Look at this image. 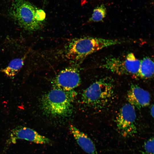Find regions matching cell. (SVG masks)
I'll list each match as a JSON object with an SVG mask.
<instances>
[{"label": "cell", "mask_w": 154, "mask_h": 154, "mask_svg": "<svg viewBox=\"0 0 154 154\" xmlns=\"http://www.w3.org/2000/svg\"><path fill=\"white\" fill-rule=\"evenodd\" d=\"M46 17V14L44 11L41 9H37L35 14L36 20L39 22H42Z\"/></svg>", "instance_id": "15"}, {"label": "cell", "mask_w": 154, "mask_h": 154, "mask_svg": "<svg viewBox=\"0 0 154 154\" xmlns=\"http://www.w3.org/2000/svg\"><path fill=\"white\" fill-rule=\"evenodd\" d=\"M140 61L130 52L123 57L106 58L100 67L119 75L138 76Z\"/></svg>", "instance_id": "5"}, {"label": "cell", "mask_w": 154, "mask_h": 154, "mask_svg": "<svg viewBox=\"0 0 154 154\" xmlns=\"http://www.w3.org/2000/svg\"><path fill=\"white\" fill-rule=\"evenodd\" d=\"M37 8L26 0H14L9 11L12 18L25 30L35 31L42 28V22L37 21L35 17Z\"/></svg>", "instance_id": "4"}, {"label": "cell", "mask_w": 154, "mask_h": 154, "mask_svg": "<svg viewBox=\"0 0 154 154\" xmlns=\"http://www.w3.org/2000/svg\"><path fill=\"white\" fill-rule=\"evenodd\" d=\"M114 87L112 80L108 78L95 81L84 91L82 97L84 103L88 106L102 108L113 99Z\"/></svg>", "instance_id": "3"}, {"label": "cell", "mask_w": 154, "mask_h": 154, "mask_svg": "<svg viewBox=\"0 0 154 154\" xmlns=\"http://www.w3.org/2000/svg\"><path fill=\"white\" fill-rule=\"evenodd\" d=\"M127 99L129 103L140 109L149 105L151 96L147 91L136 84H132L127 92Z\"/></svg>", "instance_id": "9"}, {"label": "cell", "mask_w": 154, "mask_h": 154, "mask_svg": "<svg viewBox=\"0 0 154 154\" xmlns=\"http://www.w3.org/2000/svg\"><path fill=\"white\" fill-rule=\"evenodd\" d=\"M144 149L148 154H154V138H151L144 143Z\"/></svg>", "instance_id": "14"}, {"label": "cell", "mask_w": 154, "mask_h": 154, "mask_svg": "<svg viewBox=\"0 0 154 154\" xmlns=\"http://www.w3.org/2000/svg\"><path fill=\"white\" fill-rule=\"evenodd\" d=\"M69 129L77 143L85 152L89 154H98L94 143L87 135L72 125H70Z\"/></svg>", "instance_id": "10"}, {"label": "cell", "mask_w": 154, "mask_h": 154, "mask_svg": "<svg viewBox=\"0 0 154 154\" xmlns=\"http://www.w3.org/2000/svg\"><path fill=\"white\" fill-rule=\"evenodd\" d=\"M106 8L102 4L95 7L93 10V13L88 21L98 22L102 21L106 15Z\"/></svg>", "instance_id": "13"}, {"label": "cell", "mask_w": 154, "mask_h": 154, "mask_svg": "<svg viewBox=\"0 0 154 154\" xmlns=\"http://www.w3.org/2000/svg\"><path fill=\"white\" fill-rule=\"evenodd\" d=\"M123 42L118 39L85 37L72 40L66 49L65 56L72 60H79L102 48L119 44Z\"/></svg>", "instance_id": "1"}, {"label": "cell", "mask_w": 154, "mask_h": 154, "mask_svg": "<svg viewBox=\"0 0 154 154\" xmlns=\"http://www.w3.org/2000/svg\"><path fill=\"white\" fill-rule=\"evenodd\" d=\"M76 94L72 90L66 91L56 87L41 98V108L44 113L52 116L68 115L71 112Z\"/></svg>", "instance_id": "2"}, {"label": "cell", "mask_w": 154, "mask_h": 154, "mask_svg": "<svg viewBox=\"0 0 154 154\" xmlns=\"http://www.w3.org/2000/svg\"><path fill=\"white\" fill-rule=\"evenodd\" d=\"M18 139L27 140L39 144L52 143L49 139L40 134L32 129L23 126H18L11 131L1 154H4L9 146L15 143Z\"/></svg>", "instance_id": "7"}, {"label": "cell", "mask_w": 154, "mask_h": 154, "mask_svg": "<svg viewBox=\"0 0 154 154\" xmlns=\"http://www.w3.org/2000/svg\"><path fill=\"white\" fill-rule=\"evenodd\" d=\"M154 62L152 58L148 57L140 60L138 77L145 79L152 78L154 74Z\"/></svg>", "instance_id": "11"}, {"label": "cell", "mask_w": 154, "mask_h": 154, "mask_svg": "<svg viewBox=\"0 0 154 154\" xmlns=\"http://www.w3.org/2000/svg\"><path fill=\"white\" fill-rule=\"evenodd\" d=\"M135 108L128 103L124 104L116 117V123L118 130L124 137L133 136L137 133Z\"/></svg>", "instance_id": "6"}, {"label": "cell", "mask_w": 154, "mask_h": 154, "mask_svg": "<svg viewBox=\"0 0 154 154\" xmlns=\"http://www.w3.org/2000/svg\"><path fill=\"white\" fill-rule=\"evenodd\" d=\"M56 87L66 91H71L78 86L81 82L78 68L70 66L61 71L55 80Z\"/></svg>", "instance_id": "8"}, {"label": "cell", "mask_w": 154, "mask_h": 154, "mask_svg": "<svg viewBox=\"0 0 154 154\" xmlns=\"http://www.w3.org/2000/svg\"><path fill=\"white\" fill-rule=\"evenodd\" d=\"M150 112L151 114V115L153 117L154 116V106L153 105L151 106V108Z\"/></svg>", "instance_id": "16"}, {"label": "cell", "mask_w": 154, "mask_h": 154, "mask_svg": "<svg viewBox=\"0 0 154 154\" xmlns=\"http://www.w3.org/2000/svg\"><path fill=\"white\" fill-rule=\"evenodd\" d=\"M25 57L14 59L10 61L8 66L2 70L7 76L13 78L19 71L23 66Z\"/></svg>", "instance_id": "12"}]
</instances>
